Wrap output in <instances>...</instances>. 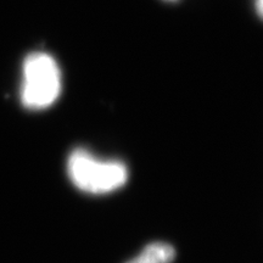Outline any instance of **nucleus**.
<instances>
[{
    "label": "nucleus",
    "mask_w": 263,
    "mask_h": 263,
    "mask_svg": "<svg viewBox=\"0 0 263 263\" xmlns=\"http://www.w3.org/2000/svg\"><path fill=\"white\" fill-rule=\"evenodd\" d=\"M71 182L82 192L106 194L124 185L128 178L126 164L121 161L98 160L85 149H76L67 162Z\"/></svg>",
    "instance_id": "f257e3e1"
},
{
    "label": "nucleus",
    "mask_w": 263,
    "mask_h": 263,
    "mask_svg": "<svg viewBox=\"0 0 263 263\" xmlns=\"http://www.w3.org/2000/svg\"><path fill=\"white\" fill-rule=\"evenodd\" d=\"M22 68L24 106L31 110L51 106L61 91V72L55 59L47 52H32L26 58Z\"/></svg>",
    "instance_id": "f03ea898"
},
{
    "label": "nucleus",
    "mask_w": 263,
    "mask_h": 263,
    "mask_svg": "<svg viewBox=\"0 0 263 263\" xmlns=\"http://www.w3.org/2000/svg\"><path fill=\"white\" fill-rule=\"evenodd\" d=\"M176 251L166 242H153L147 245L140 255L128 263H170L174 259Z\"/></svg>",
    "instance_id": "7ed1b4c3"
},
{
    "label": "nucleus",
    "mask_w": 263,
    "mask_h": 263,
    "mask_svg": "<svg viewBox=\"0 0 263 263\" xmlns=\"http://www.w3.org/2000/svg\"><path fill=\"white\" fill-rule=\"evenodd\" d=\"M255 8L256 12L263 20V0H255Z\"/></svg>",
    "instance_id": "20e7f679"
},
{
    "label": "nucleus",
    "mask_w": 263,
    "mask_h": 263,
    "mask_svg": "<svg viewBox=\"0 0 263 263\" xmlns=\"http://www.w3.org/2000/svg\"><path fill=\"white\" fill-rule=\"evenodd\" d=\"M166 2H176V0H166Z\"/></svg>",
    "instance_id": "39448f33"
}]
</instances>
